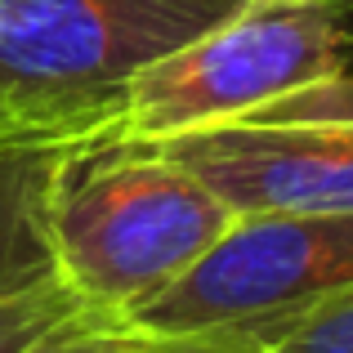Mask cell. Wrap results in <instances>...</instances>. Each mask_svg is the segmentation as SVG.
I'll return each mask as SVG.
<instances>
[{
    "mask_svg": "<svg viewBox=\"0 0 353 353\" xmlns=\"http://www.w3.org/2000/svg\"><path fill=\"white\" fill-rule=\"evenodd\" d=\"M152 349H157V345H152ZM161 353H188V349H161Z\"/></svg>",
    "mask_w": 353,
    "mask_h": 353,
    "instance_id": "10",
    "label": "cell"
},
{
    "mask_svg": "<svg viewBox=\"0 0 353 353\" xmlns=\"http://www.w3.org/2000/svg\"><path fill=\"white\" fill-rule=\"evenodd\" d=\"M259 353H353V291L322 304Z\"/></svg>",
    "mask_w": 353,
    "mask_h": 353,
    "instance_id": "8",
    "label": "cell"
},
{
    "mask_svg": "<svg viewBox=\"0 0 353 353\" xmlns=\"http://www.w3.org/2000/svg\"><path fill=\"white\" fill-rule=\"evenodd\" d=\"M233 125H353V72L264 103Z\"/></svg>",
    "mask_w": 353,
    "mask_h": 353,
    "instance_id": "7",
    "label": "cell"
},
{
    "mask_svg": "<svg viewBox=\"0 0 353 353\" xmlns=\"http://www.w3.org/2000/svg\"><path fill=\"white\" fill-rule=\"evenodd\" d=\"M349 291L353 210H259L112 327L157 349L259 353Z\"/></svg>",
    "mask_w": 353,
    "mask_h": 353,
    "instance_id": "2",
    "label": "cell"
},
{
    "mask_svg": "<svg viewBox=\"0 0 353 353\" xmlns=\"http://www.w3.org/2000/svg\"><path fill=\"white\" fill-rule=\"evenodd\" d=\"M157 143L237 215L353 210V125H210Z\"/></svg>",
    "mask_w": 353,
    "mask_h": 353,
    "instance_id": "6",
    "label": "cell"
},
{
    "mask_svg": "<svg viewBox=\"0 0 353 353\" xmlns=\"http://www.w3.org/2000/svg\"><path fill=\"white\" fill-rule=\"evenodd\" d=\"M237 210L210 192L157 139L121 125L77 139L54 183V237L72 286L117 322L174 277H183Z\"/></svg>",
    "mask_w": 353,
    "mask_h": 353,
    "instance_id": "1",
    "label": "cell"
},
{
    "mask_svg": "<svg viewBox=\"0 0 353 353\" xmlns=\"http://www.w3.org/2000/svg\"><path fill=\"white\" fill-rule=\"evenodd\" d=\"M345 72H353V0H246L130 81L121 130L179 139L233 125Z\"/></svg>",
    "mask_w": 353,
    "mask_h": 353,
    "instance_id": "4",
    "label": "cell"
},
{
    "mask_svg": "<svg viewBox=\"0 0 353 353\" xmlns=\"http://www.w3.org/2000/svg\"><path fill=\"white\" fill-rule=\"evenodd\" d=\"M27 353H161L148 340H134L117 327H94V331H77V336H59L45 340V345L27 349Z\"/></svg>",
    "mask_w": 353,
    "mask_h": 353,
    "instance_id": "9",
    "label": "cell"
},
{
    "mask_svg": "<svg viewBox=\"0 0 353 353\" xmlns=\"http://www.w3.org/2000/svg\"><path fill=\"white\" fill-rule=\"evenodd\" d=\"M90 125H27L0 117V353H27L45 340L112 327L81 300L54 237V183L72 143Z\"/></svg>",
    "mask_w": 353,
    "mask_h": 353,
    "instance_id": "5",
    "label": "cell"
},
{
    "mask_svg": "<svg viewBox=\"0 0 353 353\" xmlns=\"http://www.w3.org/2000/svg\"><path fill=\"white\" fill-rule=\"evenodd\" d=\"M246 0H0V117L27 125L121 121L143 68Z\"/></svg>",
    "mask_w": 353,
    "mask_h": 353,
    "instance_id": "3",
    "label": "cell"
}]
</instances>
